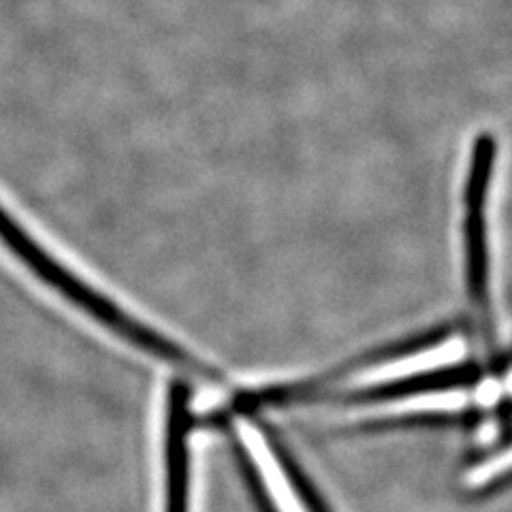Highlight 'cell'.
<instances>
[{
	"instance_id": "cell-1",
	"label": "cell",
	"mask_w": 512,
	"mask_h": 512,
	"mask_svg": "<svg viewBox=\"0 0 512 512\" xmlns=\"http://www.w3.org/2000/svg\"><path fill=\"white\" fill-rule=\"evenodd\" d=\"M0 244H3L32 276L41 280L45 286H50L62 299H67L71 306L94 318L96 323H101L103 327L122 335L128 342L146 348L160 359L182 367H190V370L205 372L203 365L186 357L178 346H173L169 340L160 338L158 333L137 323V320L122 312L114 301L107 299L99 291H94L88 282H84L82 278L75 276L71 269L64 267L56 256L47 252L37 239L5 210L3 205H0Z\"/></svg>"
},
{
	"instance_id": "cell-2",
	"label": "cell",
	"mask_w": 512,
	"mask_h": 512,
	"mask_svg": "<svg viewBox=\"0 0 512 512\" xmlns=\"http://www.w3.org/2000/svg\"><path fill=\"white\" fill-rule=\"evenodd\" d=\"M498 141L483 133L472 141L470 165L463 192V252H466V286L480 325L493 340V312L489 297V246H487V197L493 178Z\"/></svg>"
},
{
	"instance_id": "cell-3",
	"label": "cell",
	"mask_w": 512,
	"mask_h": 512,
	"mask_svg": "<svg viewBox=\"0 0 512 512\" xmlns=\"http://www.w3.org/2000/svg\"><path fill=\"white\" fill-rule=\"evenodd\" d=\"M237 434L242 436L244 451L250 457L254 470L259 472L261 483L269 495V502L276 506L278 512H310L301 500L293 480H288L286 470L278 455L271 451L269 442L254 425L242 421L237 425Z\"/></svg>"
},
{
	"instance_id": "cell-4",
	"label": "cell",
	"mask_w": 512,
	"mask_h": 512,
	"mask_svg": "<svg viewBox=\"0 0 512 512\" xmlns=\"http://www.w3.org/2000/svg\"><path fill=\"white\" fill-rule=\"evenodd\" d=\"M506 468H508V453H504L500 459H489L485 466H478L476 470H472L468 480H470V485H483V483H487V480L504 472Z\"/></svg>"
}]
</instances>
